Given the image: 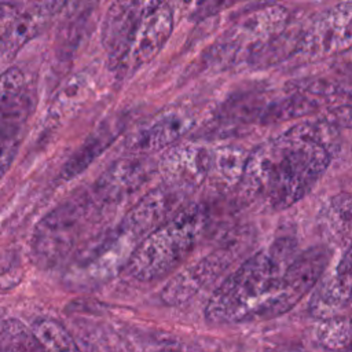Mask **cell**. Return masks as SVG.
Here are the masks:
<instances>
[{"mask_svg": "<svg viewBox=\"0 0 352 352\" xmlns=\"http://www.w3.org/2000/svg\"><path fill=\"white\" fill-rule=\"evenodd\" d=\"M32 334L45 351H77L78 345L73 336L58 320L44 318L32 326Z\"/></svg>", "mask_w": 352, "mask_h": 352, "instance_id": "20", "label": "cell"}, {"mask_svg": "<svg viewBox=\"0 0 352 352\" xmlns=\"http://www.w3.org/2000/svg\"><path fill=\"white\" fill-rule=\"evenodd\" d=\"M337 128L319 120L301 122L248 154L241 184L270 209H286L304 198L336 153Z\"/></svg>", "mask_w": 352, "mask_h": 352, "instance_id": "2", "label": "cell"}, {"mask_svg": "<svg viewBox=\"0 0 352 352\" xmlns=\"http://www.w3.org/2000/svg\"><path fill=\"white\" fill-rule=\"evenodd\" d=\"M323 120L337 129L338 128L352 129V99H349L346 103H341L334 107H330L324 113Z\"/></svg>", "mask_w": 352, "mask_h": 352, "instance_id": "25", "label": "cell"}, {"mask_svg": "<svg viewBox=\"0 0 352 352\" xmlns=\"http://www.w3.org/2000/svg\"><path fill=\"white\" fill-rule=\"evenodd\" d=\"M238 1H242V0H219V3L221 6H226V7H228V6L234 4V3H238Z\"/></svg>", "mask_w": 352, "mask_h": 352, "instance_id": "31", "label": "cell"}, {"mask_svg": "<svg viewBox=\"0 0 352 352\" xmlns=\"http://www.w3.org/2000/svg\"><path fill=\"white\" fill-rule=\"evenodd\" d=\"M352 302V278L334 270L320 282L309 302L312 315L320 319L337 316Z\"/></svg>", "mask_w": 352, "mask_h": 352, "instance_id": "15", "label": "cell"}, {"mask_svg": "<svg viewBox=\"0 0 352 352\" xmlns=\"http://www.w3.org/2000/svg\"><path fill=\"white\" fill-rule=\"evenodd\" d=\"M125 1L140 18H143L151 14L153 11H155L157 8H160L165 0H125Z\"/></svg>", "mask_w": 352, "mask_h": 352, "instance_id": "29", "label": "cell"}, {"mask_svg": "<svg viewBox=\"0 0 352 352\" xmlns=\"http://www.w3.org/2000/svg\"><path fill=\"white\" fill-rule=\"evenodd\" d=\"M122 125L124 121L116 117L102 121L65 162L60 177L70 180L84 172L116 140Z\"/></svg>", "mask_w": 352, "mask_h": 352, "instance_id": "14", "label": "cell"}, {"mask_svg": "<svg viewBox=\"0 0 352 352\" xmlns=\"http://www.w3.org/2000/svg\"><path fill=\"white\" fill-rule=\"evenodd\" d=\"M318 227L327 243L346 249L352 243V194L330 197L319 210Z\"/></svg>", "mask_w": 352, "mask_h": 352, "instance_id": "13", "label": "cell"}, {"mask_svg": "<svg viewBox=\"0 0 352 352\" xmlns=\"http://www.w3.org/2000/svg\"><path fill=\"white\" fill-rule=\"evenodd\" d=\"M139 242L140 239L118 224L76 257L65 274L67 285L76 289H91L107 282L125 268Z\"/></svg>", "mask_w": 352, "mask_h": 352, "instance_id": "5", "label": "cell"}, {"mask_svg": "<svg viewBox=\"0 0 352 352\" xmlns=\"http://www.w3.org/2000/svg\"><path fill=\"white\" fill-rule=\"evenodd\" d=\"M153 161L133 153L113 162L95 182L94 198L100 204H117L139 190L153 175Z\"/></svg>", "mask_w": 352, "mask_h": 352, "instance_id": "9", "label": "cell"}, {"mask_svg": "<svg viewBox=\"0 0 352 352\" xmlns=\"http://www.w3.org/2000/svg\"><path fill=\"white\" fill-rule=\"evenodd\" d=\"M194 125V118L186 113L170 110L157 116L132 135L126 147L132 153L147 154L176 143Z\"/></svg>", "mask_w": 352, "mask_h": 352, "instance_id": "12", "label": "cell"}, {"mask_svg": "<svg viewBox=\"0 0 352 352\" xmlns=\"http://www.w3.org/2000/svg\"><path fill=\"white\" fill-rule=\"evenodd\" d=\"M208 224L204 205L192 204L150 231L136 245L125 272L139 282H151L173 271L192 250Z\"/></svg>", "mask_w": 352, "mask_h": 352, "instance_id": "3", "label": "cell"}, {"mask_svg": "<svg viewBox=\"0 0 352 352\" xmlns=\"http://www.w3.org/2000/svg\"><path fill=\"white\" fill-rule=\"evenodd\" d=\"M88 217V198H72L50 210L36 226L30 256L40 268H51L73 250Z\"/></svg>", "mask_w": 352, "mask_h": 352, "instance_id": "4", "label": "cell"}, {"mask_svg": "<svg viewBox=\"0 0 352 352\" xmlns=\"http://www.w3.org/2000/svg\"><path fill=\"white\" fill-rule=\"evenodd\" d=\"M67 0H33L36 11L44 16L58 12Z\"/></svg>", "mask_w": 352, "mask_h": 352, "instance_id": "30", "label": "cell"}, {"mask_svg": "<svg viewBox=\"0 0 352 352\" xmlns=\"http://www.w3.org/2000/svg\"><path fill=\"white\" fill-rule=\"evenodd\" d=\"M318 340L326 348H348L352 342V320L337 316L323 319Z\"/></svg>", "mask_w": 352, "mask_h": 352, "instance_id": "23", "label": "cell"}, {"mask_svg": "<svg viewBox=\"0 0 352 352\" xmlns=\"http://www.w3.org/2000/svg\"><path fill=\"white\" fill-rule=\"evenodd\" d=\"M25 76L19 67H8L0 74V110L14 96L23 91Z\"/></svg>", "mask_w": 352, "mask_h": 352, "instance_id": "24", "label": "cell"}, {"mask_svg": "<svg viewBox=\"0 0 352 352\" xmlns=\"http://www.w3.org/2000/svg\"><path fill=\"white\" fill-rule=\"evenodd\" d=\"M352 48V3H340L323 14L302 32L296 50L312 58H324Z\"/></svg>", "mask_w": 352, "mask_h": 352, "instance_id": "6", "label": "cell"}, {"mask_svg": "<svg viewBox=\"0 0 352 352\" xmlns=\"http://www.w3.org/2000/svg\"><path fill=\"white\" fill-rule=\"evenodd\" d=\"M0 349L32 351L41 349V346L33 337L32 330L26 329L19 320L4 319L0 324Z\"/></svg>", "mask_w": 352, "mask_h": 352, "instance_id": "22", "label": "cell"}, {"mask_svg": "<svg viewBox=\"0 0 352 352\" xmlns=\"http://www.w3.org/2000/svg\"><path fill=\"white\" fill-rule=\"evenodd\" d=\"M246 158L248 153L239 147H219L212 151L210 173L226 186L238 184L243 175Z\"/></svg>", "mask_w": 352, "mask_h": 352, "instance_id": "18", "label": "cell"}, {"mask_svg": "<svg viewBox=\"0 0 352 352\" xmlns=\"http://www.w3.org/2000/svg\"><path fill=\"white\" fill-rule=\"evenodd\" d=\"M286 21L287 11L283 7H265L246 19L243 30L249 33L253 38L268 37L280 32Z\"/></svg>", "mask_w": 352, "mask_h": 352, "instance_id": "21", "label": "cell"}, {"mask_svg": "<svg viewBox=\"0 0 352 352\" xmlns=\"http://www.w3.org/2000/svg\"><path fill=\"white\" fill-rule=\"evenodd\" d=\"M275 1H278V0H260L261 4H271V3H275Z\"/></svg>", "mask_w": 352, "mask_h": 352, "instance_id": "32", "label": "cell"}, {"mask_svg": "<svg viewBox=\"0 0 352 352\" xmlns=\"http://www.w3.org/2000/svg\"><path fill=\"white\" fill-rule=\"evenodd\" d=\"M232 250H219L184 268L172 278L161 292V300L166 305H179L195 296L202 287L213 282L231 263Z\"/></svg>", "mask_w": 352, "mask_h": 352, "instance_id": "10", "label": "cell"}, {"mask_svg": "<svg viewBox=\"0 0 352 352\" xmlns=\"http://www.w3.org/2000/svg\"><path fill=\"white\" fill-rule=\"evenodd\" d=\"M315 96L311 92H307L302 89V92H296L294 95L285 98L282 100H278L268 106L267 110L261 114L263 122H276L283 120H293L301 116H307L312 111H315L319 106V100L315 99Z\"/></svg>", "mask_w": 352, "mask_h": 352, "instance_id": "19", "label": "cell"}, {"mask_svg": "<svg viewBox=\"0 0 352 352\" xmlns=\"http://www.w3.org/2000/svg\"><path fill=\"white\" fill-rule=\"evenodd\" d=\"M21 138L0 136V179L7 173L11 164L14 162Z\"/></svg>", "mask_w": 352, "mask_h": 352, "instance_id": "26", "label": "cell"}, {"mask_svg": "<svg viewBox=\"0 0 352 352\" xmlns=\"http://www.w3.org/2000/svg\"><path fill=\"white\" fill-rule=\"evenodd\" d=\"M91 92L89 77L84 73L74 74L56 94L45 118V131L59 128L72 114H74L88 99Z\"/></svg>", "mask_w": 352, "mask_h": 352, "instance_id": "16", "label": "cell"}, {"mask_svg": "<svg viewBox=\"0 0 352 352\" xmlns=\"http://www.w3.org/2000/svg\"><path fill=\"white\" fill-rule=\"evenodd\" d=\"M19 15V11L15 6L8 3H0V41L6 36L7 30Z\"/></svg>", "mask_w": 352, "mask_h": 352, "instance_id": "28", "label": "cell"}, {"mask_svg": "<svg viewBox=\"0 0 352 352\" xmlns=\"http://www.w3.org/2000/svg\"><path fill=\"white\" fill-rule=\"evenodd\" d=\"M351 349H352V346H351Z\"/></svg>", "mask_w": 352, "mask_h": 352, "instance_id": "33", "label": "cell"}, {"mask_svg": "<svg viewBox=\"0 0 352 352\" xmlns=\"http://www.w3.org/2000/svg\"><path fill=\"white\" fill-rule=\"evenodd\" d=\"M23 278V271L16 265H8L0 270V290L15 287Z\"/></svg>", "mask_w": 352, "mask_h": 352, "instance_id": "27", "label": "cell"}, {"mask_svg": "<svg viewBox=\"0 0 352 352\" xmlns=\"http://www.w3.org/2000/svg\"><path fill=\"white\" fill-rule=\"evenodd\" d=\"M183 191L169 186L148 191L124 216L120 226L142 241L150 231L168 220L170 212L179 206Z\"/></svg>", "mask_w": 352, "mask_h": 352, "instance_id": "11", "label": "cell"}, {"mask_svg": "<svg viewBox=\"0 0 352 352\" xmlns=\"http://www.w3.org/2000/svg\"><path fill=\"white\" fill-rule=\"evenodd\" d=\"M172 26V11L164 4L143 16L133 28L116 67L132 73L150 62L169 38Z\"/></svg>", "mask_w": 352, "mask_h": 352, "instance_id": "7", "label": "cell"}, {"mask_svg": "<svg viewBox=\"0 0 352 352\" xmlns=\"http://www.w3.org/2000/svg\"><path fill=\"white\" fill-rule=\"evenodd\" d=\"M212 151L202 144H177L168 148L158 162V170L166 186L180 191L202 184L209 176Z\"/></svg>", "mask_w": 352, "mask_h": 352, "instance_id": "8", "label": "cell"}, {"mask_svg": "<svg viewBox=\"0 0 352 352\" xmlns=\"http://www.w3.org/2000/svg\"><path fill=\"white\" fill-rule=\"evenodd\" d=\"M327 261L323 248L298 252L292 238H278L221 282L205 315L214 323H235L285 314L316 286Z\"/></svg>", "mask_w": 352, "mask_h": 352, "instance_id": "1", "label": "cell"}, {"mask_svg": "<svg viewBox=\"0 0 352 352\" xmlns=\"http://www.w3.org/2000/svg\"><path fill=\"white\" fill-rule=\"evenodd\" d=\"M43 16L44 15L37 11L19 14L0 41V55L4 59L14 58L15 54L38 33Z\"/></svg>", "mask_w": 352, "mask_h": 352, "instance_id": "17", "label": "cell"}]
</instances>
